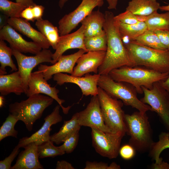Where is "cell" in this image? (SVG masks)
Listing matches in <instances>:
<instances>
[{"label":"cell","mask_w":169,"mask_h":169,"mask_svg":"<svg viewBox=\"0 0 169 169\" xmlns=\"http://www.w3.org/2000/svg\"><path fill=\"white\" fill-rule=\"evenodd\" d=\"M104 15L103 29L107 37V49L104 61L98 69L100 75L108 74L112 70L123 66H134L122 41L118 21L111 12L106 11Z\"/></svg>","instance_id":"6da1fadb"},{"label":"cell","mask_w":169,"mask_h":169,"mask_svg":"<svg viewBox=\"0 0 169 169\" xmlns=\"http://www.w3.org/2000/svg\"><path fill=\"white\" fill-rule=\"evenodd\" d=\"M169 73H162L142 66H124L113 69L109 73L114 80L130 84L139 94L143 93L142 87L151 89L154 84L165 80Z\"/></svg>","instance_id":"7a4b0ae2"},{"label":"cell","mask_w":169,"mask_h":169,"mask_svg":"<svg viewBox=\"0 0 169 169\" xmlns=\"http://www.w3.org/2000/svg\"><path fill=\"white\" fill-rule=\"evenodd\" d=\"M134 66H144L162 73H169V50L150 48L134 41L124 44Z\"/></svg>","instance_id":"3957f363"},{"label":"cell","mask_w":169,"mask_h":169,"mask_svg":"<svg viewBox=\"0 0 169 169\" xmlns=\"http://www.w3.org/2000/svg\"><path fill=\"white\" fill-rule=\"evenodd\" d=\"M126 134L130 137L129 144L136 151L144 153L149 151L154 141L148 117L146 113L139 111L125 114Z\"/></svg>","instance_id":"277c9868"},{"label":"cell","mask_w":169,"mask_h":169,"mask_svg":"<svg viewBox=\"0 0 169 169\" xmlns=\"http://www.w3.org/2000/svg\"><path fill=\"white\" fill-rule=\"evenodd\" d=\"M54 100L48 96L36 94L26 100L10 104L9 111L19 120L22 121L30 131L36 120L41 118L44 110L52 104Z\"/></svg>","instance_id":"5b68a950"},{"label":"cell","mask_w":169,"mask_h":169,"mask_svg":"<svg viewBox=\"0 0 169 169\" xmlns=\"http://www.w3.org/2000/svg\"><path fill=\"white\" fill-rule=\"evenodd\" d=\"M98 86L112 97L121 100L125 105L136 108L142 114L151 110L150 106L143 103L138 98L135 88L130 84L116 81L108 74L101 75Z\"/></svg>","instance_id":"8992f818"},{"label":"cell","mask_w":169,"mask_h":169,"mask_svg":"<svg viewBox=\"0 0 169 169\" xmlns=\"http://www.w3.org/2000/svg\"><path fill=\"white\" fill-rule=\"evenodd\" d=\"M98 95L101 112L105 124L114 133L126 134L125 113L122 107L124 104L120 100L114 98L100 87Z\"/></svg>","instance_id":"52a82bcc"},{"label":"cell","mask_w":169,"mask_h":169,"mask_svg":"<svg viewBox=\"0 0 169 169\" xmlns=\"http://www.w3.org/2000/svg\"><path fill=\"white\" fill-rule=\"evenodd\" d=\"M143 97L140 100L156 112L169 131V94L160 82L154 83L151 89L142 87Z\"/></svg>","instance_id":"ba28073f"},{"label":"cell","mask_w":169,"mask_h":169,"mask_svg":"<svg viewBox=\"0 0 169 169\" xmlns=\"http://www.w3.org/2000/svg\"><path fill=\"white\" fill-rule=\"evenodd\" d=\"M92 144L96 151L101 156L110 159L116 158L122 139L125 134L120 133L105 132L91 128Z\"/></svg>","instance_id":"9c48e42d"},{"label":"cell","mask_w":169,"mask_h":169,"mask_svg":"<svg viewBox=\"0 0 169 169\" xmlns=\"http://www.w3.org/2000/svg\"><path fill=\"white\" fill-rule=\"evenodd\" d=\"M19 71L22 79L25 94L28 88V83L33 69L44 62L53 64V53L48 49H44L33 56H27L16 50L12 49Z\"/></svg>","instance_id":"30bf717a"},{"label":"cell","mask_w":169,"mask_h":169,"mask_svg":"<svg viewBox=\"0 0 169 169\" xmlns=\"http://www.w3.org/2000/svg\"><path fill=\"white\" fill-rule=\"evenodd\" d=\"M103 3V1L82 0L74 10L65 15L59 21L58 29L60 36L69 33L95 7L102 6Z\"/></svg>","instance_id":"8fae6325"},{"label":"cell","mask_w":169,"mask_h":169,"mask_svg":"<svg viewBox=\"0 0 169 169\" xmlns=\"http://www.w3.org/2000/svg\"><path fill=\"white\" fill-rule=\"evenodd\" d=\"M77 120L81 126L95 128L103 131L115 133L105 124L98 95L92 96L86 108L77 112Z\"/></svg>","instance_id":"7c38bea8"},{"label":"cell","mask_w":169,"mask_h":169,"mask_svg":"<svg viewBox=\"0 0 169 169\" xmlns=\"http://www.w3.org/2000/svg\"><path fill=\"white\" fill-rule=\"evenodd\" d=\"M59 90L55 87H52L44 78L41 72L37 71L32 73L28 83V90L25 94L28 97L36 94H43L47 95L55 100L62 108L64 114H66L72 106L67 107L63 106L64 100L60 99L58 94Z\"/></svg>","instance_id":"4fadbf2b"},{"label":"cell","mask_w":169,"mask_h":169,"mask_svg":"<svg viewBox=\"0 0 169 169\" xmlns=\"http://www.w3.org/2000/svg\"><path fill=\"white\" fill-rule=\"evenodd\" d=\"M100 76L98 74L94 75L87 74L84 77H75L60 73L54 75L53 78L58 85L74 83L80 88L83 95L94 96L98 94V82Z\"/></svg>","instance_id":"5bb4252c"},{"label":"cell","mask_w":169,"mask_h":169,"mask_svg":"<svg viewBox=\"0 0 169 169\" xmlns=\"http://www.w3.org/2000/svg\"><path fill=\"white\" fill-rule=\"evenodd\" d=\"M0 40H5L10 47L22 53L36 54L42 49L37 44L26 40L12 26L7 24L0 28Z\"/></svg>","instance_id":"9a60e30c"},{"label":"cell","mask_w":169,"mask_h":169,"mask_svg":"<svg viewBox=\"0 0 169 169\" xmlns=\"http://www.w3.org/2000/svg\"><path fill=\"white\" fill-rule=\"evenodd\" d=\"M60 107L59 105H56L52 112L45 118V122L41 128L30 136L20 139L17 146L20 148H23L32 142H34L38 145L50 140V132L52 130L51 127L62 120V117L60 114Z\"/></svg>","instance_id":"2e32d148"},{"label":"cell","mask_w":169,"mask_h":169,"mask_svg":"<svg viewBox=\"0 0 169 169\" xmlns=\"http://www.w3.org/2000/svg\"><path fill=\"white\" fill-rule=\"evenodd\" d=\"M85 53L87 52L85 50L79 49L74 54L62 55L55 63L51 66L40 64L38 70L42 72L44 78L47 81L58 73H67L71 75L77 59Z\"/></svg>","instance_id":"e0dca14e"},{"label":"cell","mask_w":169,"mask_h":169,"mask_svg":"<svg viewBox=\"0 0 169 169\" xmlns=\"http://www.w3.org/2000/svg\"><path fill=\"white\" fill-rule=\"evenodd\" d=\"M106 54V51H89L84 54L77 59L71 75L81 77L91 72L98 74L99 68L103 63Z\"/></svg>","instance_id":"ac0fdd59"},{"label":"cell","mask_w":169,"mask_h":169,"mask_svg":"<svg viewBox=\"0 0 169 169\" xmlns=\"http://www.w3.org/2000/svg\"><path fill=\"white\" fill-rule=\"evenodd\" d=\"M84 29L81 25L77 31L71 33L60 36L55 52L53 54V64L66 50L74 49H83L88 52L84 43Z\"/></svg>","instance_id":"d6986e66"},{"label":"cell","mask_w":169,"mask_h":169,"mask_svg":"<svg viewBox=\"0 0 169 169\" xmlns=\"http://www.w3.org/2000/svg\"><path fill=\"white\" fill-rule=\"evenodd\" d=\"M7 23L16 31L38 44L42 49H49L50 46L46 38L39 31L34 28L28 21L21 18H9Z\"/></svg>","instance_id":"ffe728a7"},{"label":"cell","mask_w":169,"mask_h":169,"mask_svg":"<svg viewBox=\"0 0 169 169\" xmlns=\"http://www.w3.org/2000/svg\"><path fill=\"white\" fill-rule=\"evenodd\" d=\"M38 145L30 142L24 146V150L19 153L15 164L10 169H43L39 161Z\"/></svg>","instance_id":"44dd1931"},{"label":"cell","mask_w":169,"mask_h":169,"mask_svg":"<svg viewBox=\"0 0 169 169\" xmlns=\"http://www.w3.org/2000/svg\"><path fill=\"white\" fill-rule=\"evenodd\" d=\"M0 93L3 95L11 93L20 95L25 93L22 80L18 70L10 74L0 75Z\"/></svg>","instance_id":"7402d4cb"},{"label":"cell","mask_w":169,"mask_h":169,"mask_svg":"<svg viewBox=\"0 0 169 169\" xmlns=\"http://www.w3.org/2000/svg\"><path fill=\"white\" fill-rule=\"evenodd\" d=\"M105 15L99 10L92 11L85 18L81 23L84 29V37L97 35L103 31L105 22Z\"/></svg>","instance_id":"603a6c76"},{"label":"cell","mask_w":169,"mask_h":169,"mask_svg":"<svg viewBox=\"0 0 169 169\" xmlns=\"http://www.w3.org/2000/svg\"><path fill=\"white\" fill-rule=\"evenodd\" d=\"M81 126L78 123L76 113L70 120L64 121L59 131L50 136V140L54 143L59 145L75 132L79 131Z\"/></svg>","instance_id":"cb8c5ba5"},{"label":"cell","mask_w":169,"mask_h":169,"mask_svg":"<svg viewBox=\"0 0 169 169\" xmlns=\"http://www.w3.org/2000/svg\"><path fill=\"white\" fill-rule=\"evenodd\" d=\"M160 6L156 0H131L126 10L135 15L149 16L157 12Z\"/></svg>","instance_id":"d4e9b609"},{"label":"cell","mask_w":169,"mask_h":169,"mask_svg":"<svg viewBox=\"0 0 169 169\" xmlns=\"http://www.w3.org/2000/svg\"><path fill=\"white\" fill-rule=\"evenodd\" d=\"M35 25L47 39L50 46L55 50L60 36L58 28L48 20L43 19L36 21Z\"/></svg>","instance_id":"484cf974"},{"label":"cell","mask_w":169,"mask_h":169,"mask_svg":"<svg viewBox=\"0 0 169 169\" xmlns=\"http://www.w3.org/2000/svg\"><path fill=\"white\" fill-rule=\"evenodd\" d=\"M118 21L122 41L127 39L129 41L133 40L148 29L145 22H139L136 24H129Z\"/></svg>","instance_id":"4316f807"},{"label":"cell","mask_w":169,"mask_h":169,"mask_svg":"<svg viewBox=\"0 0 169 169\" xmlns=\"http://www.w3.org/2000/svg\"><path fill=\"white\" fill-rule=\"evenodd\" d=\"M169 148V133L161 132L159 136V140L153 142L149 150V155L155 161L154 163L158 164L161 163L163 159L160 157L161 152Z\"/></svg>","instance_id":"83f0119b"},{"label":"cell","mask_w":169,"mask_h":169,"mask_svg":"<svg viewBox=\"0 0 169 169\" xmlns=\"http://www.w3.org/2000/svg\"><path fill=\"white\" fill-rule=\"evenodd\" d=\"M145 23L148 29L169 30V11L163 13L155 12L148 16Z\"/></svg>","instance_id":"f1b7e54d"},{"label":"cell","mask_w":169,"mask_h":169,"mask_svg":"<svg viewBox=\"0 0 169 169\" xmlns=\"http://www.w3.org/2000/svg\"><path fill=\"white\" fill-rule=\"evenodd\" d=\"M12 49L7 46L4 40H0V75L7 74V66L10 67L12 71L18 70L12 58Z\"/></svg>","instance_id":"f546056e"},{"label":"cell","mask_w":169,"mask_h":169,"mask_svg":"<svg viewBox=\"0 0 169 169\" xmlns=\"http://www.w3.org/2000/svg\"><path fill=\"white\" fill-rule=\"evenodd\" d=\"M84 43L88 52L106 51L107 39L105 31L104 30L102 33L96 35L84 37Z\"/></svg>","instance_id":"4dcf8cb0"},{"label":"cell","mask_w":169,"mask_h":169,"mask_svg":"<svg viewBox=\"0 0 169 169\" xmlns=\"http://www.w3.org/2000/svg\"><path fill=\"white\" fill-rule=\"evenodd\" d=\"M142 45L159 50L167 49L161 44L154 31L147 29L133 40Z\"/></svg>","instance_id":"1f68e13d"},{"label":"cell","mask_w":169,"mask_h":169,"mask_svg":"<svg viewBox=\"0 0 169 169\" xmlns=\"http://www.w3.org/2000/svg\"><path fill=\"white\" fill-rule=\"evenodd\" d=\"M27 7L9 0H0V11L8 18H20L22 12Z\"/></svg>","instance_id":"d6a6232c"},{"label":"cell","mask_w":169,"mask_h":169,"mask_svg":"<svg viewBox=\"0 0 169 169\" xmlns=\"http://www.w3.org/2000/svg\"><path fill=\"white\" fill-rule=\"evenodd\" d=\"M50 140L38 145V151L39 158L54 157L64 154L65 152L56 146Z\"/></svg>","instance_id":"836d02e7"},{"label":"cell","mask_w":169,"mask_h":169,"mask_svg":"<svg viewBox=\"0 0 169 169\" xmlns=\"http://www.w3.org/2000/svg\"><path fill=\"white\" fill-rule=\"evenodd\" d=\"M18 120L14 116L9 113L0 127V141L9 136L17 138L18 131L15 129L14 126Z\"/></svg>","instance_id":"e575fe53"},{"label":"cell","mask_w":169,"mask_h":169,"mask_svg":"<svg viewBox=\"0 0 169 169\" xmlns=\"http://www.w3.org/2000/svg\"><path fill=\"white\" fill-rule=\"evenodd\" d=\"M78 131L66 139L61 146H58L61 150L67 153L72 152L76 148L79 138Z\"/></svg>","instance_id":"d590c367"},{"label":"cell","mask_w":169,"mask_h":169,"mask_svg":"<svg viewBox=\"0 0 169 169\" xmlns=\"http://www.w3.org/2000/svg\"><path fill=\"white\" fill-rule=\"evenodd\" d=\"M114 18L117 21L127 24H134L139 22L136 19V15L127 10L117 15L114 16Z\"/></svg>","instance_id":"8d00e7d4"},{"label":"cell","mask_w":169,"mask_h":169,"mask_svg":"<svg viewBox=\"0 0 169 169\" xmlns=\"http://www.w3.org/2000/svg\"><path fill=\"white\" fill-rule=\"evenodd\" d=\"M19 151L20 148L17 146H16L8 156L0 161V169H10L12 161L19 153Z\"/></svg>","instance_id":"74e56055"},{"label":"cell","mask_w":169,"mask_h":169,"mask_svg":"<svg viewBox=\"0 0 169 169\" xmlns=\"http://www.w3.org/2000/svg\"><path fill=\"white\" fill-rule=\"evenodd\" d=\"M136 150L129 144L123 145L120 148L119 154L125 160H129L135 155Z\"/></svg>","instance_id":"f35d334b"},{"label":"cell","mask_w":169,"mask_h":169,"mask_svg":"<svg viewBox=\"0 0 169 169\" xmlns=\"http://www.w3.org/2000/svg\"><path fill=\"white\" fill-rule=\"evenodd\" d=\"M154 31L161 44L169 50V30H156Z\"/></svg>","instance_id":"ab89813d"},{"label":"cell","mask_w":169,"mask_h":169,"mask_svg":"<svg viewBox=\"0 0 169 169\" xmlns=\"http://www.w3.org/2000/svg\"><path fill=\"white\" fill-rule=\"evenodd\" d=\"M84 169H109V165L102 162L87 161Z\"/></svg>","instance_id":"60d3db41"},{"label":"cell","mask_w":169,"mask_h":169,"mask_svg":"<svg viewBox=\"0 0 169 169\" xmlns=\"http://www.w3.org/2000/svg\"><path fill=\"white\" fill-rule=\"evenodd\" d=\"M33 6L27 7L22 12L20 18L28 21L33 22L35 21L33 10Z\"/></svg>","instance_id":"b9f144b4"},{"label":"cell","mask_w":169,"mask_h":169,"mask_svg":"<svg viewBox=\"0 0 169 169\" xmlns=\"http://www.w3.org/2000/svg\"><path fill=\"white\" fill-rule=\"evenodd\" d=\"M32 8L35 20L37 21L42 19L44 7L42 5L36 4L33 6Z\"/></svg>","instance_id":"7bdbcfd3"},{"label":"cell","mask_w":169,"mask_h":169,"mask_svg":"<svg viewBox=\"0 0 169 169\" xmlns=\"http://www.w3.org/2000/svg\"><path fill=\"white\" fill-rule=\"evenodd\" d=\"M56 169H74L75 168L70 163L65 160H61L57 162Z\"/></svg>","instance_id":"ee69618b"},{"label":"cell","mask_w":169,"mask_h":169,"mask_svg":"<svg viewBox=\"0 0 169 169\" xmlns=\"http://www.w3.org/2000/svg\"><path fill=\"white\" fill-rule=\"evenodd\" d=\"M151 168L154 169H169V164L164 161L159 164L153 163L151 166Z\"/></svg>","instance_id":"f6af8a7d"},{"label":"cell","mask_w":169,"mask_h":169,"mask_svg":"<svg viewBox=\"0 0 169 169\" xmlns=\"http://www.w3.org/2000/svg\"><path fill=\"white\" fill-rule=\"evenodd\" d=\"M16 2L26 7L33 6L36 4L33 0H16Z\"/></svg>","instance_id":"bcb514c9"},{"label":"cell","mask_w":169,"mask_h":169,"mask_svg":"<svg viewBox=\"0 0 169 169\" xmlns=\"http://www.w3.org/2000/svg\"><path fill=\"white\" fill-rule=\"evenodd\" d=\"M108 6V8L109 9H116L118 0H106Z\"/></svg>","instance_id":"7dc6e473"},{"label":"cell","mask_w":169,"mask_h":169,"mask_svg":"<svg viewBox=\"0 0 169 169\" xmlns=\"http://www.w3.org/2000/svg\"><path fill=\"white\" fill-rule=\"evenodd\" d=\"M160 82L161 85L169 94V74L167 78L165 80Z\"/></svg>","instance_id":"c3c4849f"},{"label":"cell","mask_w":169,"mask_h":169,"mask_svg":"<svg viewBox=\"0 0 169 169\" xmlns=\"http://www.w3.org/2000/svg\"><path fill=\"white\" fill-rule=\"evenodd\" d=\"M136 19L139 22H145L148 16L136 15Z\"/></svg>","instance_id":"681fc988"},{"label":"cell","mask_w":169,"mask_h":169,"mask_svg":"<svg viewBox=\"0 0 169 169\" xmlns=\"http://www.w3.org/2000/svg\"><path fill=\"white\" fill-rule=\"evenodd\" d=\"M120 166L117 164L116 163L113 162L109 165V169H120Z\"/></svg>","instance_id":"f907efd6"},{"label":"cell","mask_w":169,"mask_h":169,"mask_svg":"<svg viewBox=\"0 0 169 169\" xmlns=\"http://www.w3.org/2000/svg\"><path fill=\"white\" fill-rule=\"evenodd\" d=\"M5 99L3 95L0 96V107L2 108L4 105Z\"/></svg>","instance_id":"816d5d0a"},{"label":"cell","mask_w":169,"mask_h":169,"mask_svg":"<svg viewBox=\"0 0 169 169\" xmlns=\"http://www.w3.org/2000/svg\"><path fill=\"white\" fill-rule=\"evenodd\" d=\"M69 0H59V7L62 8L64 7L65 3Z\"/></svg>","instance_id":"f5cc1de1"},{"label":"cell","mask_w":169,"mask_h":169,"mask_svg":"<svg viewBox=\"0 0 169 169\" xmlns=\"http://www.w3.org/2000/svg\"><path fill=\"white\" fill-rule=\"evenodd\" d=\"M159 9L162 11H169V5L166 6H160Z\"/></svg>","instance_id":"db71d44e"},{"label":"cell","mask_w":169,"mask_h":169,"mask_svg":"<svg viewBox=\"0 0 169 169\" xmlns=\"http://www.w3.org/2000/svg\"><path fill=\"white\" fill-rule=\"evenodd\" d=\"M97 0V1H103V0Z\"/></svg>","instance_id":"11a10c76"}]
</instances>
